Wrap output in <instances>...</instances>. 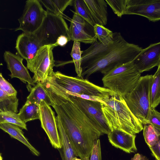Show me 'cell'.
<instances>
[{"instance_id":"6da1fadb","label":"cell","mask_w":160,"mask_h":160,"mask_svg":"<svg viewBox=\"0 0 160 160\" xmlns=\"http://www.w3.org/2000/svg\"><path fill=\"white\" fill-rule=\"evenodd\" d=\"M112 44L104 45L97 40L82 51L81 78H88L98 72L104 75L118 66L132 62L142 49L127 42L120 32H114Z\"/></svg>"},{"instance_id":"7a4b0ae2","label":"cell","mask_w":160,"mask_h":160,"mask_svg":"<svg viewBox=\"0 0 160 160\" xmlns=\"http://www.w3.org/2000/svg\"><path fill=\"white\" fill-rule=\"evenodd\" d=\"M52 107L76 155L82 160L89 158L93 143L103 134L71 101Z\"/></svg>"},{"instance_id":"3957f363","label":"cell","mask_w":160,"mask_h":160,"mask_svg":"<svg viewBox=\"0 0 160 160\" xmlns=\"http://www.w3.org/2000/svg\"><path fill=\"white\" fill-rule=\"evenodd\" d=\"M46 88L55 105H60L69 101V96H97L108 99L115 93L105 87L97 86L86 79L64 75L59 71L53 72L45 83Z\"/></svg>"},{"instance_id":"277c9868","label":"cell","mask_w":160,"mask_h":160,"mask_svg":"<svg viewBox=\"0 0 160 160\" xmlns=\"http://www.w3.org/2000/svg\"><path fill=\"white\" fill-rule=\"evenodd\" d=\"M102 110L111 131H122L136 135L143 130V125L131 112L124 98L114 94L106 104L101 103Z\"/></svg>"},{"instance_id":"5b68a950","label":"cell","mask_w":160,"mask_h":160,"mask_svg":"<svg viewBox=\"0 0 160 160\" xmlns=\"http://www.w3.org/2000/svg\"><path fill=\"white\" fill-rule=\"evenodd\" d=\"M141 77L132 61L108 72L102 81L104 87L124 98L134 88Z\"/></svg>"},{"instance_id":"8992f818","label":"cell","mask_w":160,"mask_h":160,"mask_svg":"<svg viewBox=\"0 0 160 160\" xmlns=\"http://www.w3.org/2000/svg\"><path fill=\"white\" fill-rule=\"evenodd\" d=\"M33 33L43 46L63 47L70 39L69 28L62 17L48 12L41 25Z\"/></svg>"},{"instance_id":"52a82bcc","label":"cell","mask_w":160,"mask_h":160,"mask_svg":"<svg viewBox=\"0 0 160 160\" xmlns=\"http://www.w3.org/2000/svg\"><path fill=\"white\" fill-rule=\"evenodd\" d=\"M152 75L141 76L133 90L124 98L131 112L143 125L146 124L151 108L150 90Z\"/></svg>"},{"instance_id":"ba28073f","label":"cell","mask_w":160,"mask_h":160,"mask_svg":"<svg viewBox=\"0 0 160 160\" xmlns=\"http://www.w3.org/2000/svg\"><path fill=\"white\" fill-rule=\"evenodd\" d=\"M54 48L51 46L41 47L32 59L27 61V67L34 73L32 78L34 83L43 84L54 72L55 66L52 50Z\"/></svg>"},{"instance_id":"9c48e42d","label":"cell","mask_w":160,"mask_h":160,"mask_svg":"<svg viewBox=\"0 0 160 160\" xmlns=\"http://www.w3.org/2000/svg\"><path fill=\"white\" fill-rule=\"evenodd\" d=\"M47 14L39 0H28L26 2L22 14L18 19L19 27L15 31L34 33L41 25Z\"/></svg>"},{"instance_id":"30bf717a","label":"cell","mask_w":160,"mask_h":160,"mask_svg":"<svg viewBox=\"0 0 160 160\" xmlns=\"http://www.w3.org/2000/svg\"><path fill=\"white\" fill-rule=\"evenodd\" d=\"M69 100L75 104L103 134L111 131L104 117L101 103L69 96Z\"/></svg>"},{"instance_id":"8fae6325","label":"cell","mask_w":160,"mask_h":160,"mask_svg":"<svg viewBox=\"0 0 160 160\" xmlns=\"http://www.w3.org/2000/svg\"><path fill=\"white\" fill-rule=\"evenodd\" d=\"M125 14L144 17L149 21L160 20V0H127Z\"/></svg>"},{"instance_id":"7c38bea8","label":"cell","mask_w":160,"mask_h":160,"mask_svg":"<svg viewBox=\"0 0 160 160\" xmlns=\"http://www.w3.org/2000/svg\"><path fill=\"white\" fill-rule=\"evenodd\" d=\"M41 127L46 133L50 142L54 148H62L61 140L59 134L54 112L50 106L44 101L41 102L40 106Z\"/></svg>"},{"instance_id":"4fadbf2b","label":"cell","mask_w":160,"mask_h":160,"mask_svg":"<svg viewBox=\"0 0 160 160\" xmlns=\"http://www.w3.org/2000/svg\"><path fill=\"white\" fill-rule=\"evenodd\" d=\"M69 28L70 40L92 44L97 40L93 26H92L75 12Z\"/></svg>"},{"instance_id":"5bb4252c","label":"cell","mask_w":160,"mask_h":160,"mask_svg":"<svg viewBox=\"0 0 160 160\" xmlns=\"http://www.w3.org/2000/svg\"><path fill=\"white\" fill-rule=\"evenodd\" d=\"M132 62L140 73L158 67L160 64V42L142 49Z\"/></svg>"},{"instance_id":"9a60e30c","label":"cell","mask_w":160,"mask_h":160,"mask_svg":"<svg viewBox=\"0 0 160 160\" xmlns=\"http://www.w3.org/2000/svg\"><path fill=\"white\" fill-rule=\"evenodd\" d=\"M3 57L6 62L7 68L11 72L9 75L11 78H16L26 84L28 83V89L30 91L36 85L31 77L27 67L23 63V58L19 55L14 54L10 52L6 51L4 53Z\"/></svg>"},{"instance_id":"2e32d148","label":"cell","mask_w":160,"mask_h":160,"mask_svg":"<svg viewBox=\"0 0 160 160\" xmlns=\"http://www.w3.org/2000/svg\"><path fill=\"white\" fill-rule=\"evenodd\" d=\"M42 46L33 33L23 32L17 38L15 48L19 55L27 61L33 59Z\"/></svg>"},{"instance_id":"e0dca14e","label":"cell","mask_w":160,"mask_h":160,"mask_svg":"<svg viewBox=\"0 0 160 160\" xmlns=\"http://www.w3.org/2000/svg\"><path fill=\"white\" fill-rule=\"evenodd\" d=\"M108 136L109 142L112 146L126 153H134L137 150L135 142L136 135L114 129L108 134Z\"/></svg>"},{"instance_id":"ac0fdd59","label":"cell","mask_w":160,"mask_h":160,"mask_svg":"<svg viewBox=\"0 0 160 160\" xmlns=\"http://www.w3.org/2000/svg\"><path fill=\"white\" fill-rule=\"evenodd\" d=\"M96 23L104 26L108 21L107 3L104 0H84Z\"/></svg>"},{"instance_id":"d6986e66","label":"cell","mask_w":160,"mask_h":160,"mask_svg":"<svg viewBox=\"0 0 160 160\" xmlns=\"http://www.w3.org/2000/svg\"><path fill=\"white\" fill-rule=\"evenodd\" d=\"M0 128L8 133L12 138L17 139L26 146L34 155L39 156L40 152L34 148L29 142L24 135L22 129L19 126L8 123H0Z\"/></svg>"},{"instance_id":"ffe728a7","label":"cell","mask_w":160,"mask_h":160,"mask_svg":"<svg viewBox=\"0 0 160 160\" xmlns=\"http://www.w3.org/2000/svg\"><path fill=\"white\" fill-rule=\"evenodd\" d=\"M27 99L26 103H33L40 106L41 102L44 101L49 106L55 105L46 88L41 84H37L32 88Z\"/></svg>"},{"instance_id":"44dd1931","label":"cell","mask_w":160,"mask_h":160,"mask_svg":"<svg viewBox=\"0 0 160 160\" xmlns=\"http://www.w3.org/2000/svg\"><path fill=\"white\" fill-rule=\"evenodd\" d=\"M56 120L62 145V151H60L62 160H73L77 157L62 123L57 116L56 117Z\"/></svg>"},{"instance_id":"7402d4cb","label":"cell","mask_w":160,"mask_h":160,"mask_svg":"<svg viewBox=\"0 0 160 160\" xmlns=\"http://www.w3.org/2000/svg\"><path fill=\"white\" fill-rule=\"evenodd\" d=\"M47 12L62 17L63 12L68 6L73 5V0H39Z\"/></svg>"},{"instance_id":"603a6c76","label":"cell","mask_w":160,"mask_h":160,"mask_svg":"<svg viewBox=\"0 0 160 160\" xmlns=\"http://www.w3.org/2000/svg\"><path fill=\"white\" fill-rule=\"evenodd\" d=\"M18 99L17 95H9L0 89V113L10 112L17 113Z\"/></svg>"},{"instance_id":"cb8c5ba5","label":"cell","mask_w":160,"mask_h":160,"mask_svg":"<svg viewBox=\"0 0 160 160\" xmlns=\"http://www.w3.org/2000/svg\"><path fill=\"white\" fill-rule=\"evenodd\" d=\"M21 119L25 123L40 119V106L33 103H25L18 113Z\"/></svg>"},{"instance_id":"d4e9b609","label":"cell","mask_w":160,"mask_h":160,"mask_svg":"<svg viewBox=\"0 0 160 160\" xmlns=\"http://www.w3.org/2000/svg\"><path fill=\"white\" fill-rule=\"evenodd\" d=\"M151 108H155L160 103V69H158L152 75L150 90Z\"/></svg>"},{"instance_id":"484cf974","label":"cell","mask_w":160,"mask_h":160,"mask_svg":"<svg viewBox=\"0 0 160 160\" xmlns=\"http://www.w3.org/2000/svg\"><path fill=\"white\" fill-rule=\"evenodd\" d=\"M93 27L96 38L99 42L104 45L113 43V33L112 31L103 26L97 24Z\"/></svg>"},{"instance_id":"4316f807","label":"cell","mask_w":160,"mask_h":160,"mask_svg":"<svg viewBox=\"0 0 160 160\" xmlns=\"http://www.w3.org/2000/svg\"><path fill=\"white\" fill-rule=\"evenodd\" d=\"M75 12L92 26L96 23L84 0H73V5Z\"/></svg>"},{"instance_id":"83f0119b","label":"cell","mask_w":160,"mask_h":160,"mask_svg":"<svg viewBox=\"0 0 160 160\" xmlns=\"http://www.w3.org/2000/svg\"><path fill=\"white\" fill-rule=\"evenodd\" d=\"M143 133L145 141L149 147L157 142L160 135V132L149 123L143 125Z\"/></svg>"},{"instance_id":"f1b7e54d","label":"cell","mask_w":160,"mask_h":160,"mask_svg":"<svg viewBox=\"0 0 160 160\" xmlns=\"http://www.w3.org/2000/svg\"><path fill=\"white\" fill-rule=\"evenodd\" d=\"M82 51L81 50L80 42L74 41L71 55L74 63L76 72L78 77H81L82 72L81 67Z\"/></svg>"},{"instance_id":"f546056e","label":"cell","mask_w":160,"mask_h":160,"mask_svg":"<svg viewBox=\"0 0 160 160\" xmlns=\"http://www.w3.org/2000/svg\"><path fill=\"white\" fill-rule=\"evenodd\" d=\"M3 123L13 124L28 130L26 123L21 119L18 113L10 112L0 113V123Z\"/></svg>"},{"instance_id":"4dcf8cb0","label":"cell","mask_w":160,"mask_h":160,"mask_svg":"<svg viewBox=\"0 0 160 160\" xmlns=\"http://www.w3.org/2000/svg\"><path fill=\"white\" fill-rule=\"evenodd\" d=\"M114 13L118 17L124 15L127 0H105Z\"/></svg>"},{"instance_id":"1f68e13d","label":"cell","mask_w":160,"mask_h":160,"mask_svg":"<svg viewBox=\"0 0 160 160\" xmlns=\"http://www.w3.org/2000/svg\"><path fill=\"white\" fill-rule=\"evenodd\" d=\"M148 123L160 132V112L155 108H150L146 122V124Z\"/></svg>"},{"instance_id":"d6a6232c","label":"cell","mask_w":160,"mask_h":160,"mask_svg":"<svg viewBox=\"0 0 160 160\" xmlns=\"http://www.w3.org/2000/svg\"><path fill=\"white\" fill-rule=\"evenodd\" d=\"M0 89L9 95H17V91L11 84L3 78L2 73L0 74Z\"/></svg>"},{"instance_id":"836d02e7","label":"cell","mask_w":160,"mask_h":160,"mask_svg":"<svg viewBox=\"0 0 160 160\" xmlns=\"http://www.w3.org/2000/svg\"><path fill=\"white\" fill-rule=\"evenodd\" d=\"M89 160H102L101 150L99 139L93 143Z\"/></svg>"},{"instance_id":"e575fe53","label":"cell","mask_w":160,"mask_h":160,"mask_svg":"<svg viewBox=\"0 0 160 160\" xmlns=\"http://www.w3.org/2000/svg\"><path fill=\"white\" fill-rule=\"evenodd\" d=\"M149 148L155 160H160V135L157 142Z\"/></svg>"},{"instance_id":"d590c367","label":"cell","mask_w":160,"mask_h":160,"mask_svg":"<svg viewBox=\"0 0 160 160\" xmlns=\"http://www.w3.org/2000/svg\"><path fill=\"white\" fill-rule=\"evenodd\" d=\"M131 160H148V159L145 156L138 153L135 154Z\"/></svg>"},{"instance_id":"8d00e7d4","label":"cell","mask_w":160,"mask_h":160,"mask_svg":"<svg viewBox=\"0 0 160 160\" xmlns=\"http://www.w3.org/2000/svg\"><path fill=\"white\" fill-rule=\"evenodd\" d=\"M85 160H89V158H88V159H86Z\"/></svg>"},{"instance_id":"74e56055","label":"cell","mask_w":160,"mask_h":160,"mask_svg":"<svg viewBox=\"0 0 160 160\" xmlns=\"http://www.w3.org/2000/svg\"><path fill=\"white\" fill-rule=\"evenodd\" d=\"M158 67L160 69V64H159V66Z\"/></svg>"},{"instance_id":"f35d334b","label":"cell","mask_w":160,"mask_h":160,"mask_svg":"<svg viewBox=\"0 0 160 160\" xmlns=\"http://www.w3.org/2000/svg\"><path fill=\"white\" fill-rule=\"evenodd\" d=\"M2 159H1L0 160H2Z\"/></svg>"}]
</instances>
